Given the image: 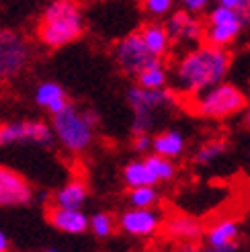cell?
Masks as SVG:
<instances>
[{
  "label": "cell",
  "mask_w": 250,
  "mask_h": 252,
  "mask_svg": "<svg viewBox=\"0 0 250 252\" xmlns=\"http://www.w3.org/2000/svg\"><path fill=\"white\" fill-rule=\"evenodd\" d=\"M230 64L232 58L223 47H214L209 43L189 47L172 66V91L185 98L197 96L199 93L226 80Z\"/></svg>",
  "instance_id": "obj_1"
},
{
  "label": "cell",
  "mask_w": 250,
  "mask_h": 252,
  "mask_svg": "<svg viewBox=\"0 0 250 252\" xmlns=\"http://www.w3.org/2000/svg\"><path fill=\"white\" fill-rule=\"evenodd\" d=\"M84 27V15L76 0H52L37 23V39L49 49H60L78 41Z\"/></svg>",
  "instance_id": "obj_2"
},
{
  "label": "cell",
  "mask_w": 250,
  "mask_h": 252,
  "mask_svg": "<svg viewBox=\"0 0 250 252\" xmlns=\"http://www.w3.org/2000/svg\"><path fill=\"white\" fill-rule=\"evenodd\" d=\"M96 127H98V113L94 109H84L74 103H68L66 109L52 115V129L56 135V142L68 154L86 152L94 142Z\"/></svg>",
  "instance_id": "obj_3"
},
{
  "label": "cell",
  "mask_w": 250,
  "mask_h": 252,
  "mask_svg": "<svg viewBox=\"0 0 250 252\" xmlns=\"http://www.w3.org/2000/svg\"><path fill=\"white\" fill-rule=\"evenodd\" d=\"M127 103L133 113L131 133H152L158 117L177 107V93L170 88H144L135 84L127 91Z\"/></svg>",
  "instance_id": "obj_4"
},
{
  "label": "cell",
  "mask_w": 250,
  "mask_h": 252,
  "mask_svg": "<svg viewBox=\"0 0 250 252\" xmlns=\"http://www.w3.org/2000/svg\"><path fill=\"white\" fill-rule=\"evenodd\" d=\"M246 94L232 82H219L189 98V109L203 119H228L246 109Z\"/></svg>",
  "instance_id": "obj_5"
},
{
  "label": "cell",
  "mask_w": 250,
  "mask_h": 252,
  "mask_svg": "<svg viewBox=\"0 0 250 252\" xmlns=\"http://www.w3.org/2000/svg\"><path fill=\"white\" fill-rule=\"evenodd\" d=\"M113 56H115L117 66L131 78H137V74H142L146 68L160 62L144 43L140 31L121 37L113 47Z\"/></svg>",
  "instance_id": "obj_6"
},
{
  "label": "cell",
  "mask_w": 250,
  "mask_h": 252,
  "mask_svg": "<svg viewBox=\"0 0 250 252\" xmlns=\"http://www.w3.org/2000/svg\"><path fill=\"white\" fill-rule=\"evenodd\" d=\"M56 135L52 125L45 121H8L0 123V148L6 146H23V144H37V146H52Z\"/></svg>",
  "instance_id": "obj_7"
},
{
  "label": "cell",
  "mask_w": 250,
  "mask_h": 252,
  "mask_svg": "<svg viewBox=\"0 0 250 252\" xmlns=\"http://www.w3.org/2000/svg\"><path fill=\"white\" fill-rule=\"evenodd\" d=\"M31 43L19 31H0V78H15L31 62Z\"/></svg>",
  "instance_id": "obj_8"
},
{
  "label": "cell",
  "mask_w": 250,
  "mask_h": 252,
  "mask_svg": "<svg viewBox=\"0 0 250 252\" xmlns=\"http://www.w3.org/2000/svg\"><path fill=\"white\" fill-rule=\"evenodd\" d=\"M117 225L125 236L150 238L164 225V218L156 207H127L117 218Z\"/></svg>",
  "instance_id": "obj_9"
},
{
  "label": "cell",
  "mask_w": 250,
  "mask_h": 252,
  "mask_svg": "<svg viewBox=\"0 0 250 252\" xmlns=\"http://www.w3.org/2000/svg\"><path fill=\"white\" fill-rule=\"evenodd\" d=\"M33 197L31 183L19 170L0 164V207H27Z\"/></svg>",
  "instance_id": "obj_10"
},
{
  "label": "cell",
  "mask_w": 250,
  "mask_h": 252,
  "mask_svg": "<svg viewBox=\"0 0 250 252\" xmlns=\"http://www.w3.org/2000/svg\"><path fill=\"white\" fill-rule=\"evenodd\" d=\"M166 29L172 37V43L177 45H189L195 47L203 41L205 35V23L199 19L197 15L189 10H174L170 17H166Z\"/></svg>",
  "instance_id": "obj_11"
},
{
  "label": "cell",
  "mask_w": 250,
  "mask_h": 252,
  "mask_svg": "<svg viewBox=\"0 0 250 252\" xmlns=\"http://www.w3.org/2000/svg\"><path fill=\"white\" fill-rule=\"evenodd\" d=\"M45 218L49 225L62 234L80 236L91 230V216H86L82 209H66V207L52 205L45 211Z\"/></svg>",
  "instance_id": "obj_12"
},
{
  "label": "cell",
  "mask_w": 250,
  "mask_h": 252,
  "mask_svg": "<svg viewBox=\"0 0 250 252\" xmlns=\"http://www.w3.org/2000/svg\"><path fill=\"white\" fill-rule=\"evenodd\" d=\"M244 27H246V21L242 17L232 19V21H221V23H205L203 43L228 49L240 37Z\"/></svg>",
  "instance_id": "obj_13"
},
{
  "label": "cell",
  "mask_w": 250,
  "mask_h": 252,
  "mask_svg": "<svg viewBox=\"0 0 250 252\" xmlns=\"http://www.w3.org/2000/svg\"><path fill=\"white\" fill-rule=\"evenodd\" d=\"M164 234L172 238V240L185 244V242H197L205 234V230L197 218L177 213V216H170L168 220H164Z\"/></svg>",
  "instance_id": "obj_14"
},
{
  "label": "cell",
  "mask_w": 250,
  "mask_h": 252,
  "mask_svg": "<svg viewBox=\"0 0 250 252\" xmlns=\"http://www.w3.org/2000/svg\"><path fill=\"white\" fill-rule=\"evenodd\" d=\"M33 98H35V105L43 111H47L49 115H56V113H60L62 109H66L70 103L66 88L54 80H43V82L37 84Z\"/></svg>",
  "instance_id": "obj_15"
},
{
  "label": "cell",
  "mask_w": 250,
  "mask_h": 252,
  "mask_svg": "<svg viewBox=\"0 0 250 252\" xmlns=\"http://www.w3.org/2000/svg\"><path fill=\"white\" fill-rule=\"evenodd\" d=\"M187 150V137L181 129H162L152 135V152L177 160Z\"/></svg>",
  "instance_id": "obj_16"
},
{
  "label": "cell",
  "mask_w": 250,
  "mask_h": 252,
  "mask_svg": "<svg viewBox=\"0 0 250 252\" xmlns=\"http://www.w3.org/2000/svg\"><path fill=\"white\" fill-rule=\"evenodd\" d=\"M140 35H142L144 43L148 45V49L158 60H164L170 54L172 37H170L168 29H166V25H162V23H146L144 27L140 29Z\"/></svg>",
  "instance_id": "obj_17"
},
{
  "label": "cell",
  "mask_w": 250,
  "mask_h": 252,
  "mask_svg": "<svg viewBox=\"0 0 250 252\" xmlns=\"http://www.w3.org/2000/svg\"><path fill=\"white\" fill-rule=\"evenodd\" d=\"M86 201H89V187L80 179L68 181L54 193V205H58V207L82 209Z\"/></svg>",
  "instance_id": "obj_18"
},
{
  "label": "cell",
  "mask_w": 250,
  "mask_h": 252,
  "mask_svg": "<svg viewBox=\"0 0 250 252\" xmlns=\"http://www.w3.org/2000/svg\"><path fill=\"white\" fill-rule=\"evenodd\" d=\"M123 183L127 189H135V187H148V185H158L156 176L150 170L146 158H133L129 162H125V166L121 170Z\"/></svg>",
  "instance_id": "obj_19"
},
{
  "label": "cell",
  "mask_w": 250,
  "mask_h": 252,
  "mask_svg": "<svg viewBox=\"0 0 250 252\" xmlns=\"http://www.w3.org/2000/svg\"><path fill=\"white\" fill-rule=\"evenodd\" d=\"M240 236V223L236 220H219L214 225H209L205 230L203 238L205 244L209 246H228V244H236Z\"/></svg>",
  "instance_id": "obj_20"
},
{
  "label": "cell",
  "mask_w": 250,
  "mask_h": 252,
  "mask_svg": "<svg viewBox=\"0 0 250 252\" xmlns=\"http://www.w3.org/2000/svg\"><path fill=\"white\" fill-rule=\"evenodd\" d=\"M226 152H228V142L221 140V137H214V140H207L205 144L197 148L193 160L199 166H209L218 162L221 156H226Z\"/></svg>",
  "instance_id": "obj_21"
},
{
  "label": "cell",
  "mask_w": 250,
  "mask_h": 252,
  "mask_svg": "<svg viewBox=\"0 0 250 252\" xmlns=\"http://www.w3.org/2000/svg\"><path fill=\"white\" fill-rule=\"evenodd\" d=\"M168 82H170V72L162 60L152 64L150 68H146L135 78V84H140L144 88H168Z\"/></svg>",
  "instance_id": "obj_22"
},
{
  "label": "cell",
  "mask_w": 250,
  "mask_h": 252,
  "mask_svg": "<svg viewBox=\"0 0 250 252\" xmlns=\"http://www.w3.org/2000/svg\"><path fill=\"white\" fill-rule=\"evenodd\" d=\"M150 170H152V174L156 176L158 183H168L172 181L174 176H177V164H174V160L166 158V156H160V154H146L144 156Z\"/></svg>",
  "instance_id": "obj_23"
},
{
  "label": "cell",
  "mask_w": 250,
  "mask_h": 252,
  "mask_svg": "<svg viewBox=\"0 0 250 252\" xmlns=\"http://www.w3.org/2000/svg\"><path fill=\"white\" fill-rule=\"evenodd\" d=\"M127 203L129 207H156L160 203V193L154 185L135 187V189H129Z\"/></svg>",
  "instance_id": "obj_24"
},
{
  "label": "cell",
  "mask_w": 250,
  "mask_h": 252,
  "mask_svg": "<svg viewBox=\"0 0 250 252\" xmlns=\"http://www.w3.org/2000/svg\"><path fill=\"white\" fill-rule=\"evenodd\" d=\"M115 230V220L107 211H96L91 216V232L96 238H109Z\"/></svg>",
  "instance_id": "obj_25"
},
{
  "label": "cell",
  "mask_w": 250,
  "mask_h": 252,
  "mask_svg": "<svg viewBox=\"0 0 250 252\" xmlns=\"http://www.w3.org/2000/svg\"><path fill=\"white\" fill-rule=\"evenodd\" d=\"M142 8L148 17L152 19H164L172 15L174 0H142Z\"/></svg>",
  "instance_id": "obj_26"
},
{
  "label": "cell",
  "mask_w": 250,
  "mask_h": 252,
  "mask_svg": "<svg viewBox=\"0 0 250 252\" xmlns=\"http://www.w3.org/2000/svg\"><path fill=\"white\" fill-rule=\"evenodd\" d=\"M131 148H133V152H137V154L152 152V133H137V135H133Z\"/></svg>",
  "instance_id": "obj_27"
},
{
  "label": "cell",
  "mask_w": 250,
  "mask_h": 252,
  "mask_svg": "<svg viewBox=\"0 0 250 252\" xmlns=\"http://www.w3.org/2000/svg\"><path fill=\"white\" fill-rule=\"evenodd\" d=\"M216 4L221 6H230L242 12V17L246 19V23L250 25V0H216Z\"/></svg>",
  "instance_id": "obj_28"
},
{
  "label": "cell",
  "mask_w": 250,
  "mask_h": 252,
  "mask_svg": "<svg viewBox=\"0 0 250 252\" xmlns=\"http://www.w3.org/2000/svg\"><path fill=\"white\" fill-rule=\"evenodd\" d=\"M179 4H181V8L193 12V15H199V12L207 10L209 0H179Z\"/></svg>",
  "instance_id": "obj_29"
},
{
  "label": "cell",
  "mask_w": 250,
  "mask_h": 252,
  "mask_svg": "<svg viewBox=\"0 0 250 252\" xmlns=\"http://www.w3.org/2000/svg\"><path fill=\"white\" fill-rule=\"evenodd\" d=\"M197 252H238V242L228 244V246H209V244H205L203 248H199Z\"/></svg>",
  "instance_id": "obj_30"
},
{
  "label": "cell",
  "mask_w": 250,
  "mask_h": 252,
  "mask_svg": "<svg viewBox=\"0 0 250 252\" xmlns=\"http://www.w3.org/2000/svg\"><path fill=\"white\" fill-rule=\"evenodd\" d=\"M10 250V240L4 230H0V252H8Z\"/></svg>",
  "instance_id": "obj_31"
},
{
  "label": "cell",
  "mask_w": 250,
  "mask_h": 252,
  "mask_svg": "<svg viewBox=\"0 0 250 252\" xmlns=\"http://www.w3.org/2000/svg\"><path fill=\"white\" fill-rule=\"evenodd\" d=\"M244 123H246V127L250 129V107H248L246 113H244Z\"/></svg>",
  "instance_id": "obj_32"
},
{
  "label": "cell",
  "mask_w": 250,
  "mask_h": 252,
  "mask_svg": "<svg viewBox=\"0 0 250 252\" xmlns=\"http://www.w3.org/2000/svg\"><path fill=\"white\" fill-rule=\"evenodd\" d=\"M41 252H68V250H62V248H45Z\"/></svg>",
  "instance_id": "obj_33"
},
{
  "label": "cell",
  "mask_w": 250,
  "mask_h": 252,
  "mask_svg": "<svg viewBox=\"0 0 250 252\" xmlns=\"http://www.w3.org/2000/svg\"><path fill=\"white\" fill-rule=\"evenodd\" d=\"M248 160H250V150H248Z\"/></svg>",
  "instance_id": "obj_34"
},
{
  "label": "cell",
  "mask_w": 250,
  "mask_h": 252,
  "mask_svg": "<svg viewBox=\"0 0 250 252\" xmlns=\"http://www.w3.org/2000/svg\"><path fill=\"white\" fill-rule=\"evenodd\" d=\"M140 252H146V250H140Z\"/></svg>",
  "instance_id": "obj_35"
}]
</instances>
